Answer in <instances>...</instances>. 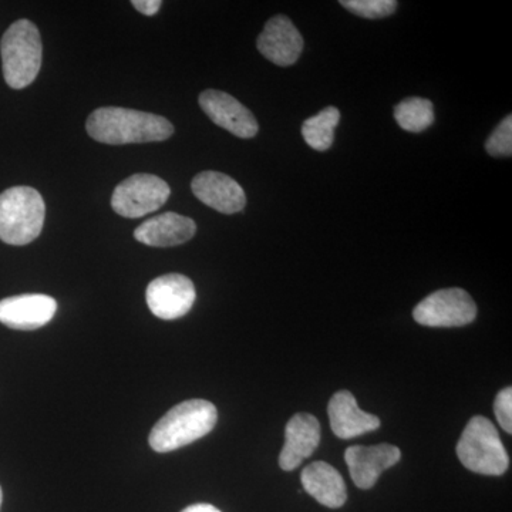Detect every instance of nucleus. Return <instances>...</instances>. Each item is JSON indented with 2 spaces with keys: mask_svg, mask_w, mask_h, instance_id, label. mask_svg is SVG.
<instances>
[{
  "mask_svg": "<svg viewBox=\"0 0 512 512\" xmlns=\"http://www.w3.org/2000/svg\"><path fill=\"white\" fill-rule=\"evenodd\" d=\"M86 128L93 140L110 146L164 141L174 134L164 117L123 107H100L90 114Z\"/></svg>",
  "mask_w": 512,
  "mask_h": 512,
  "instance_id": "nucleus-1",
  "label": "nucleus"
},
{
  "mask_svg": "<svg viewBox=\"0 0 512 512\" xmlns=\"http://www.w3.org/2000/svg\"><path fill=\"white\" fill-rule=\"evenodd\" d=\"M217 421L214 404L207 400H187L161 417L151 430L148 443L157 453H170L210 434Z\"/></svg>",
  "mask_w": 512,
  "mask_h": 512,
  "instance_id": "nucleus-2",
  "label": "nucleus"
},
{
  "mask_svg": "<svg viewBox=\"0 0 512 512\" xmlns=\"http://www.w3.org/2000/svg\"><path fill=\"white\" fill-rule=\"evenodd\" d=\"M42 39L30 20L20 19L10 25L0 42L3 76L12 89L30 86L42 66Z\"/></svg>",
  "mask_w": 512,
  "mask_h": 512,
  "instance_id": "nucleus-3",
  "label": "nucleus"
},
{
  "mask_svg": "<svg viewBox=\"0 0 512 512\" xmlns=\"http://www.w3.org/2000/svg\"><path fill=\"white\" fill-rule=\"evenodd\" d=\"M46 205L32 187H12L0 194V239L5 244L28 245L45 225Z\"/></svg>",
  "mask_w": 512,
  "mask_h": 512,
  "instance_id": "nucleus-4",
  "label": "nucleus"
},
{
  "mask_svg": "<svg viewBox=\"0 0 512 512\" xmlns=\"http://www.w3.org/2000/svg\"><path fill=\"white\" fill-rule=\"evenodd\" d=\"M457 456L464 467L483 476H503L510 467L505 450L493 421L474 416L468 421L457 444Z\"/></svg>",
  "mask_w": 512,
  "mask_h": 512,
  "instance_id": "nucleus-5",
  "label": "nucleus"
},
{
  "mask_svg": "<svg viewBox=\"0 0 512 512\" xmlns=\"http://www.w3.org/2000/svg\"><path fill=\"white\" fill-rule=\"evenodd\" d=\"M477 316L476 302L464 289L436 291L414 308L413 318L429 328H461Z\"/></svg>",
  "mask_w": 512,
  "mask_h": 512,
  "instance_id": "nucleus-6",
  "label": "nucleus"
},
{
  "mask_svg": "<svg viewBox=\"0 0 512 512\" xmlns=\"http://www.w3.org/2000/svg\"><path fill=\"white\" fill-rule=\"evenodd\" d=\"M170 185L153 174H134L117 185L111 207L124 218H140L160 210L170 198Z\"/></svg>",
  "mask_w": 512,
  "mask_h": 512,
  "instance_id": "nucleus-7",
  "label": "nucleus"
},
{
  "mask_svg": "<svg viewBox=\"0 0 512 512\" xmlns=\"http://www.w3.org/2000/svg\"><path fill=\"white\" fill-rule=\"evenodd\" d=\"M146 298L153 315L164 320H174L183 318L191 311L197 292L187 276L168 274L150 282Z\"/></svg>",
  "mask_w": 512,
  "mask_h": 512,
  "instance_id": "nucleus-8",
  "label": "nucleus"
},
{
  "mask_svg": "<svg viewBox=\"0 0 512 512\" xmlns=\"http://www.w3.org/2000/svg\"><path fill=\"white\" fill-rule=\"evenodd\" d=\"M201 109L217 126L239 138H252L259 126L254 114L231 94L220 90H205L198 99Z\"/></svg>",
  "mask_w": 512,
  "mask_h": 512,
  "instance_id": "nucleus-9",
  "label": "nucleus"
},
{
  "mask_svg": "<svg viewBox=\"0 0 512 512\" xmlns=\"http://www.w3.org/2000/svg\"><path fill=\"white\" fill-rule=\"evenodd\" d=\"M57 311V302L43 293H25L0 301V323L16 330H35L47 325Z\"/></svg>",
  "mask_w": 512,
  "mask_h": 512,
  "instance_id": "nucleus-10",
  "label": "nucleus"
},
{
  "mask_svg": "<svg viewBox=\"0 0 512 512\" xmlns=\"http://www.w3.org/2000/svg\"><path fill=\"white\" fill-rule=\"evenodd\" d=\"M402 458V451L393 444H377V446H353L345 451L350 477L356 487L370 490L387 468L396 466Z\"/></svg>",
  "mask_w": 512,
  "mask_h": 512,
  "instance_id": "nucleus-11",
  "label": "nucleus"
},
{
  "mask_svg": "<svg viewBox=\"0 0 512 512\" xmlns=\"http://www.w3.org/2000/svg\"><path fill=\"white\" fill-rule=\"evenodd\" d=\"M261 55L276 66H292L303 50V37L291 19L284 15L268 20L256 42Z\"/></svg>",
  "mask_w": 512,
  "mask_h": 512,
  "instance_id": "nucleus-12",
  "label": "nucleus"
},
{
  "mask_svg": "<svg viewBox=\"0 0 512 512\" xmlns=\"http://www.w3.org/2000/svg\"><path fill=\"white\" fill-rule=\"evenodd\" d=\"M192 192L201 202L221 214H237L247 205V195L241 185L217 171H204L192 180Z\"/></svg>",
  "mask_w": 512,
  "mask_h": 512,
  "instance_id": "nucleus-13",
  "label": "nucleus"
},
{
  "mask_svg": "<svg viewBox=\"0 0 512 512\" xmlns=\"http://www.w3.org/2000/svg\"><path fill=\"white\" fill-rule=\"evenodd\" d=\"M320 424L312 414H295L286 424L285 444L279 456V466L284 471H292L301 466L315 453L320 443Z\"/></svg>",
  "mask_w": 512,
  "mask_h": 512,
  "instance_id": "nucleus-14",
  "label": "nucleus"
},
{
  "mask_svg": "<svg viewBox=\"0 0 512 512\" xmlns=\"http://www.w3.org/2000/svg\"><path fill=\"white\" fill-rule=\"evenodd\" d=\"M330 427L336 437L342 440L355 439L379 429V417L363 412L357 404L355 396L348 390L333 394L328 406Z\"/></svg>",
  "mask_w": 512,
  "mask_h": 512,
  "instance_id": "nucleus-15",
  "label": "nucleus"
},
{
  "mask_svg": "<svg viewBox=\"0 0 512 512\" xmlns=\"http://www.w3.org/2000/svg\"><path fill=\"white\" fill-rule=\"evenodd\" d=\"M197 232L191 218L175 212H165L140 225L134 232L138 242L148 247L168 248L183 245Z\"/></svg>",
  "mask_w": 512,
  "mask_h": 512,
  "instance_id": "nucleus-16",
  "label": "nucleus"
},
{
  "mask_svg": "<svg viewBox=\"0 0 512 512\" xmlns=\"http://www.w3.org/2000/svg\"><path fill=\"white\" fill-rule=\"evenodd\" d=\"M301 481L306 493L328 508H340L348 500V491L338 470L325 461H315L302 471Z\"/></svg>",
  "mask_w": 512,
  "mask_h": 512,
  "instance_id": "nucleus-17",
  "label": "nucleus"
},
{
  "mask_svg": "<svg viewBox=\"0 0 512 512\" xmlns=\"http://www.w3.org/2000/svg\"><path fill=\"white\" fill-rule=\"evenodd\" d=\"M340 113L336 107H326L303 123L302 136L309 147L316 151H328L335 140Z\"/></svg>",
  "mask_w": 512,
  "mask_h": 512,
  "instance_id": "nucleus-18",
  "label": "nucleus"
},
{
  "mask_svg": "<svg viewBox=\"0 0 512 512\" xmlns=\"http://www.w3.org/2000/svg\"><path fill=\"white\" fill-rule=\"evenodd\" d=\"M397 124L409 133H421L434 123V106L430 100L410 97L394 109Z\"/></svg>",
  "mask_w": 512,
  "mask_h": 512,
  "instance_id": "nucleus-19",
  "label": "nucleus"
},
{
  "mask_svg": "<svg viewBox=\"0 0 512 512\" xmlns=\"http://www.w3.org/2000/svg\"><path fill=\"white\" fill-rule=\"evenodd\" d=\"M340 5L365 19L387 18L397 9L396 0H342Z\"/></svg>",
  "mask_w": 512,
  "mask_h": 512,
  "instance_id": "nucleus-20",
  "label": "nucleus"
},
{
  "mask_svg": "<svg viewBox=\"0 0 512 512\" xmlns=\"http://www.w3.org/2000/svg\"><path fill=\"white\" fill-rule=\"evenodd\" d=\"M488 154L493 157H511L512 154V116L505 117L500 126L485 143Z\"/></svg>",
  "mask_w": 512,
  "mask_h": 512,
  "instance_id": "nucleus-21",
  "label": "nucleus"
},
{
  "mask_svg": "<svg viewBox=\"0 0 512 512\" xmlns=\"http://www.w3.org/2000/svg\"><path fill=\"white\" fill-rule=\"evenodd\" d=\"M494 413L498 423L508 434L512 433V389L505 387L495 397Z\"/></svg>",
  "mask_w": 512,
  "mask_h": 512,
  "instance_id": "nucleus-22",
  "label": "nucleus"
},
{
  "mask_svg": "<svg viewBox=\"0 0 512 512\" xmlns=\"http://www.w3.org/2000/svg\"><path fill=\"white\" fill-rule=\"evenodd\" d=\"M131 5L146 16H154L160 10L163 3L160 0H133Z\"/></svg>",
  "mask_w": 512,
  "mask_h": 512,
  "instance_id": "nucleus-23",
  "label": "nucleus"
},
{
  "mask_svg": "<svg viewBox=\"0 0 512 512\" xmlns=\"http://www.w3.org/2000/svg\"><path fill=\"white\" fill-rule=\"evenodd\" d=\"M181 512H222L217 507L211 504H194L190 507L184 508Z\"/></svg>",
  "mask_w": 512,
  "mask_h": 512,
  "instance_id": "nucleus-24",
  "label": "nucleus"
},
{
  "mask_svg": "<svg viewBox=\"0 0 512 512\" xmlns=\"http://www.w3.org/2000/svg\"><path fill=\"white\" fill-rule=\"evenodd\" d=\"M2 501H3V493H2V487H0V507H2Z\"/></svg>",
  "mask_w": 512,
  "mask_h": 512,
  "instance_id": "nucleus-25",
  "label": "nucleus"
}]
</instances>
